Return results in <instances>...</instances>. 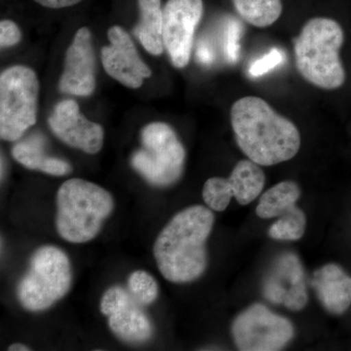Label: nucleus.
<instances>
[{"instance_id":"obj_1","label":"nucleus","mask_w":351,"mask_h":351,"mask_svg":"<svg viewBox=\"0 0 351 351\" xmlns=\"http://www.w3.org/2000/svg\"><path fill=\"white\" fill-rule=\"evenodd\" d=\"M230 122L242 152L261 166H274L297 156L301 134L291 120L256 96L233 104Z\"/></svg>"},{"instance_id":"obj_2","label":"nucleus","mask_w":351,"mask_h":351,"mask_svg":"<svg viewBox=\"0 0 351 351\" xmlns=\"http://www.w3.org/2000/svg\"><path fill=\"white\" fill-rule=\"evenodd\" d=\"M214 223V214L202 205L186 208L170 219L154 245V256L164 278L188 283L204 274L206 243Z\"/></svg>"},{"instance_id":"obj_3","label":"nucleus","mask_w":351,"mask_h":351,"mask_svg":"<svg viewBox=\"0 0 351 351\" xmlns=\"http://www.w3.org/2000/svg\"><path fill=\"white\" fill-rule=\"evenodd\" d=\"M343 32L336 21L313 18L302 27L295 38V66L300 75L314 86L334 90L346 80L339 59Z\"/></svg>"},{"instance_id":"obj_4","label":"nucleus","mask_w":351,"mask_h":351,"mask_svg":"<svg viewBox=\"0 0 351 351\" xmlns=\"http://www.w3.org/2000/svg\"><path fill=\"white\" fill-rule=\"evenodd\" d=\"M114 201L107 189L82 179H69L57 193L56 228L62 239L85 243L100 232Z\"/></svg>"},{"instance_id":"obj_5","label":"nucleus","mask_w":351,"mask_h":351,"mask_svg":"<svg viewBox=\"0 0 351 351\" xmlns=\"http://www.w3.org/2000/svg\"><path fill=\"white\" fill-rule=\"evenodd\" d=\"M71 281L73 271L66 254L46 245L32 255L29 269L18 285V299L27 311H45L68 294Z\"/></svg>"},{"instance_id":"obj_6","label":"nucleus","mask_w":351,"mask_h":351,"mask_svg":"<svg viewBox=\"0 0 351 351\" xmlns=\"http://www.w3.org/2000/svg\"><path fill=\"white\" fill-rule=\"evenodd\" d=\"M142 147L134 152L131 165L152 186H169L184 172L186 151L177 134L164 122H152L143 128Z\"/></svg>"},{"instance_id":"obj_7","label":"nucleus","mask_w":351,"mask_h":351,"mask_svg":"<svg viewBox=\"0 0 351 351\" xmlns=\"http://www.w3.org/2000/svg\"><path fill=\"white\" fill-rule=\"evenodd\" d=\"M39 82L34 71L14 66L0 75V137L16 142L36 123Z\"/></svg>"},{"instance_id":"obj_8","label":"nucleus","mask_w":351,"mask_h":351,"mask_svg":"<svg viewBox=\"0 0 351 351\" xmlns=\"http://www.w3.org/2000/svg\"><path fill=\"white\" fill-rule=\"evenodd\" d=\"M232 335L239 350L277 351L292 341L295 329L287 318L255 304L235 318Z\"/></svg>"},{"instance_id":"obj_9","label":"nucleus","mask_w":351,"mask_h":351,"mask_svg":"<svg viewBox=\"0 0 351 351\" xmlns=\"http://www.w3.org/2000/svg\"><path fill=\"white\" fill-rule=\"evenodd\" d=\"M203 15L202 0H168L163 8V41L173 64L188 66L196 27Z\"/></svg>"},{"instance_id":"obj_10","label":"nucleus","mask_w":351,"mask_h":351,"mask_svg":"<svg viewBox=\"0 0 351 351\" xmlns=\"http://www.w3.org/2000/svg\"><path fill=\"white\" fill-rule=\"evenodd\" d=\"M142 306L129 290L120 286L106 291L100 302L101 313L108 316L113 334L134 345L145 343L154 334L152 321Z\"/></svg>"},{"instance_id":"obj_11","label":"nucleus","mask_w":351,"mask_h":351,"mask_svg":"<svg viewBox=\"0 0 351 351\" xmlns=\"http://www.w3.org/2000/svg\"><path fill=\"white\" fill-rule=\"evenodd\" d=\"M263 295L274 304L302 311L308 301L306 274L294 253H284L271 263L263 280Z\"/></svg>"},{"instance_id":"obj_12","label":"nucleus","mask_w":351,"mask_h":351,"mask_svg":"<svg viewBox=\"0 0 351 351\" xmlns=\"http://www.w3.org/2000/svg\"><path fill=\"white\" fill-rule=\"evenodd\" d=\"M110 45L101 49V63L108 75L124 86L140 88L152 71L138 56L135 44L125 29L113 25L108 31Z\"/></svg>"},{"instance_id":"obj_13","label":"nucleus","mask_w":351,"mask_h":351,"mask_svg":"<svg viewBox=\"0 0 351 351\" xmlns=\"http://www.w3.org/2000/svg\"><path fill=\"white\" fill-rule=\"evenodd\" d=\"M48 123L56 137L69 147L89 154H98L103 147V127L82 114L80 106L73 100L60 101Z\"/></svg>"},{"instance_id":"obj_14","label":"nucleus","mask_w":351,"mask_h":351,"mask_svg":"<svg viewBox=\"0 0 351 351\" xmlns=\"http://www.w3.org/2000/svg\"><path fill=\"white\" fill-rule=\"evenodd\" d=\"M95 88L96 59L91 32L84 27L76 32L73 43L66 50L59 89L62 93L87 97L93 93Z\"/></svg>"},{"instance_id":"obj_15","label":"nucleus","mask_w":351,"mask_h":351,"mask_svg":"<svg viewBox=\"0 0 351 351\" xmlns=\"http://www.w3.org/2000/svg\"><path fill=\"white\" fill-rule=\"evenodd\" d=\"M311 285L328 313L341 315L351 306V277L335 263L315 270Z\"/></svg>"},{"instance_id":"obj_16","label":"nucleus","mask_w":351,"mask_h":351,"mask_svg":"<svg viewBox=\"0 0 351 351\" xmlns=\"http://www.w3.org/2000/svg\"><path fill=\"white\" fill-rule=\"evenodd\" d=\"M44 145L41 136L32 135L14 145L12 156L27 169L41 171L52 176L69 174L73 170L71 164L58 157L48 156Z\"/></svg>"},{"instance_id":"obj_17","label":"nucleus","mask_w":351,"mask_h":351,"mask_svg":"<svg viewBox=\"0 0 351 351\" xmlns=\"http://www.w3.org/2000/svg\"><path fill=\"white\" fill-rule=\"evenodd\" d=\"M138 4L140 21L134 29V34L147 52L159 56L165 49L161 0H138Z\"/></svg>"},{"instance_id":"obj_18","label":"nucleus","mask_w":351,"mask_h":351,"mask_svg":"<svg viewBox=\"0 0 351 351\" xmlns=\"http://www.w3.org/2000/svg\"><path fill=\"white\" fill-rule=\"evenodd\" d=\"M228 179L232 184L233 197L243 206L257 199L265 182V173L261 165L251 159L239 161Z\"/></svg>"},{"instance_id":"obj_19","label":"nucleus","mask_w":351,"mask_h":351,"mask_svg":"<svg viewBox=\"0 0 351 351\" xmlns=\"http://www.w3.org/2000/svg\"><path fill=\"white\" fill-rule=\"evenodd\" d=\"M301 196V189L292 181L279 182L267 189L258 201L256 214L261 219H272L282 216L295 206Z\"/></svg>"},{"instance_id":"obj_20","label":"nucleus","mask_w":351,"mask_h":351,"mask_svg":"<svg viewBox=\"0 0 351 351\" xmlns=\"http://www.w3.org/2000/svg\"><path fill=\"white\" fill-rule=\"evenodd\" d=\"M240 17L254 27H267L280 18L281 0H232Z\"/></svg>"},{"instance_id":"obj_21","label":"nucleus","mask_w":351,"mask_h":351,"mask_svg":"<svg viewBox=\"0 0 351 351\" xmlns=\"http://www.w3.org/2000/svg\"><path fill=\"white\" fill-rule=\"evenodd\" d=\"M306 228V217L298 207L289 210L270 226L269 235L276 240L295 241L304 237Z\"/></svg>"},{"instance_id":"obj_22","label":"nucleus","mask_w":351,"mask_h":351,"mask_svg":"<svg viewBox=\"0 0 351 351\" xmlns=\"http://www.w3.org/2000/svg\"><path fill=\"white\" fill-rule=\"evenodd\" d=\"M203 199L210 209L217 212L225 211L233 197L232 184L228 179L210 178L203 186Z\"/></svg>"},{"instance_id":"obj_23","label":"nucleus","mask_w":351,"mask_h":351,"mask_svg":"<svg viewBox=\"0 0 351 351\" xmlns=\"http://www.w3.org/2000/svg\"><path fill=\"white\" fill-rule=\"evenodd\" d=\"M128 290L143 306H149L158 297V284L145 270L132 272L128 278Z\"/></svg>"},{"instance_id":"obj_24","label":"nucleus","mask_w":351,"mask_h":351,"mask_svg":"<svg viewBox=\"0 0 351 351\" xmlns=\"http://www.w3.org/2000/svg\"><path fill=\"white\" fill-rule=\"evenodd\" d=\"M284 62V55L280 50L272 49L269 51L267 54L257 60L255 63L252 64L250 69H249V73L253 77H258L269 73L271 69L276 68L279 64H282Z\"/></svg>"},{"instance_id":"obj_25","label":"nucleus","mask_w":351,"mask_h":351,"mask_svg":"<svg viewBox=\"0 0 351 351\" xmlns=\"http://www.w3.org/2000/svg\"><path fill=\"white\" fill-rule=\"evenodd\" d=\"M241 32V25L237 20L228 21L226 29L225 49L226 58L230 62H237L239 59Z\"/></svg>"},{"instance_id":"obj_26","label":"nucleus","mask_w":351,"mask_h":351,"mask_svg":"<svg viewBox=\"0 0 351 351\" xmlns=\"http://www.w3.org/2000/svg\"><path fill=\"white\" fill-rule=\"evenodd\" d=\"M22 34L19 27L10 20L0 23V45L2 48L10 47L19 43Z\"/></svg>"},{"instance_id":"obj_27","label":"nucleus","mask_w":351,"mask_h":351,"mask_svg":"<svg viewBox=\"0 0 351 351\" xmlns=\"http://www.w3.org/2000/svg\"><path fill=\"white\" fill-rule=\"evenodd\" d=\"M34 1L47 8L60 9L75 5L82 0H34Z\"/></svg>"},{"instance_id":"obj_28","label":"nucleus","mask_w":351,"mask_h":351,"mask_svg":"<svg viewBox=\"0 0 351 351\" xmlns=\"http://www.w3.org/2000/svg\"><path fill=\"white\" fill-rule=\"evenodd\" d=\"M196 54H197L198 60L202 64H210L213 62V52H212L211 48L207 43H201L198 46Z\"/></svg>"},{"instance_id":"obj_29","label":"nucleus","mask_w":351,"mask_h":351,"mask_svg":"<svg viewBox=\"0 0 351 351\" xmlns=\"http://www.w3.org/2000/svg\"><path fill=\"white\" fill-rule=\"evenodd\" d=\"M9 351H29L31 348L27 346L22 345V343H13L8 348Z\"/></svg>"}]
</instances>
